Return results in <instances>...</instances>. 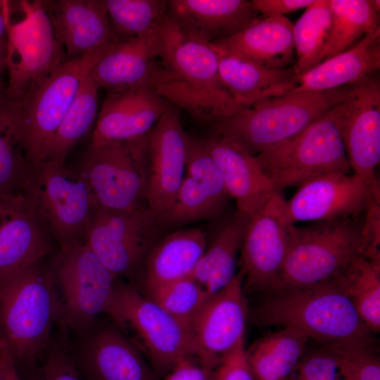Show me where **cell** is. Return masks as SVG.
I'll list each match as a JSON object with an SVG mask.
<instances>
[{
  "label": "cell",
  "instance_id": "cell-1",
  "mask_svg": "<svg viewBox=\"0 0 380 380\" xmlns=\"http://www.w3.org/2000/svg\"><path fill=\"white\" fill-rule=\"evenodd\" d=\"M145 88L209 125L243 109L221 82L213 44L184 32L168 13L158 29L157 62Z\"/></svg>",
  "mask_w": 380,
  "mask_h": 380
},
{
  "label": "cell",
  "instance_id": "cell-2",
  "mask_svg": "<svg viewBox=\"0 0 380 380\" xmlns=\"http://www.w3.org/2000/svg\"><path fill=\"white\" fill-rule=\"evenodd\" d=\"M364 256L380 257L367 232L364 214L305 227L293 224L284 264L267 292L278 294L337 279Z\"/></svg>",
  "mask_w": 380,
  "mask_h": 380
},
{
  "label": "cell",
  "instance_id": "cell-3",
  "mask_svg": "<svg viewBox=\"0 0 380 380\" xmlns=\"http://www.w3.org/2000/svg\"><path fill=\"white\" fill-rule=\"evenodd\" d=\"M260 326H281L325 345L370 346V332L339 279L310 288L270 295L253 314Z\"/></svg>",
  "mask_w": 380,
  "mask_h": 380
},
{
  "label": "cell",
  "instance_id": "cell-4",
  "mask_svg": "<svg viewBox=\"0 0 380 380\" xmlns=\"http://www.w3.org/2000/svg\"><path fill=\"white\" fill-rule=\"evenodd\" d=\"M56 285L39 263L0 281V339L17 365L35 368L48 347L61 312Z\"/></svg>",
  "mask_w": 380,
  "mask_h": 380
},
{
  "label": "cell",
  "instance_id": "cell-5",
  "mask_svg": "<svg viewBox=\"0 0 380 380\" xmlns=\"http://www.w3.org/2000/svg\"><path fill=\"white\" fill-rule=\"evenodd\" d=\"M349 87L329 91H294L258 102L210 126L257 156L300 132L348 95Z\"/></svg>",
  "mask_w": 380,
  "mask_h": 380
},
{
  "label": "cell",
  "instance_id": "cell-6",
  "mask_svg": "<svg viewBox=\"0 0 380 380\" xmlns=\"http://www.w3.org/2000/svg\"><path fill=\"white\" fill-rule=\"evenodd\" d=\"M338 104L298 134L256 156L277 191L330 173H350Z\"/></svg>",
  "mask_w": 380,
  "mask_h": 380
},
{
  "label": "cell",
  "instance_id": "cell-7",
  "mask_svg": "<svg viewBox=\"0 0 380 380\" xmlns=\"http://www.w3.org/2000/svg\"><path fill=\"white\" fill-rule=\"evenodd\" d=\"M23 196L61 248L84 242L97 207L80 170L41 161L34 165Z\"/></svg>",
  "mask_w": 380,
  "mask_h": 380
},
{
  "label": "cell",
  "instance_id": "cell-8",
  "mask_svg": "<svg viewBox=\"0 0 380 380\" xmlns=\"http://www.w3.org/2000/svg\"><path fill=\"white\" fill-rule=\"evenodd\" d=\"M115 42L67 60L22 101L7 99L3 95L15 120L27 155L34 165L41 160L91 68Z\"/></svg>",
  "mask_w": 380,
  "mask_h": 380
},
{
  "label": "cell",
  "instance_id": "cell-9",
  "mask_svg": "<svg viewBox=\"0 0 380 380\" xmlns=\"http://www.w3.org/2000/svg\"><path fill=\"white\" fill-rule=\"evenodd\" d=\"M23 18L11 23L5 1L6 67L8 84L2 94L22 101L30 96L66 58L53 34L43 1H21Z\"/></svg>",
  "mask_w": 380,
  "mask_h": 380
},
{
  "label": "cell",
  "instance_id": "cell-10",
  "mask_svg": "<svg viewBox=\"0 0 380 380\" xmlns=\"http://www.w3.org/2000/svg\"><path fill=\"white\" fill-rule=\"evenodd\" d=\"M168 229L148 207L131 211L97 209L84 242L118 279L137 286L148 253Z\"/></svg>",
  "mask_w": 380,
  "mask_h": 380
},
{
  "label": "cell",
  "instance_id": "cell-11",
  "mask_svg": "<svg viewBox=\"0 0 380 380\" xmlns=\"http://www.w3.org/2000/svg\"><path fill=\"white\" fill-rule=\"evenodd\" d=\"M118 328L130 329L153 370L165 377L182 360L193 357L189 326L144 296L133 284L118 279L111 317Z\"/></svg>",
  "mask_w": 380,
  "mask_h": 380
},
{
  "label": "cell",
  "instance_id": "cell-12",
  "mask_svg": "<svg viewBox=\"0 0 380 380\" xmlns=\"http://www.w3.org/2000/svg\"><path fill=\"white\" fill-rule=\"evenodd\" d=\"M148 134L89 148L79 170L97 209L131 211L148 207Z\"/></svg>",
  "mask_w": 380,
  "mask_h": 380
},
{
  "label": "cell",
  "instance_id": "cell-13",
  "mask_svg": "<svg viewBox=\"0 0 380 380\" xmlns=\"http://www.w3.org/2000/svg\"><path fill=\"white\" fill-rule=\"evenodd\" d=\"M53 272L62 296L60 315L68 326L84 332L99 315L111 319L118 279L84 242L61 248Z\"/></svg>",
  "mask_w": 380,
  "mask_h": 380
},
{
  "label": "cell",
  "instance_id": "cell-14",
  "mask_svg": "<svg viewBox=\"0 0 380 380\" xmlns=\"http://www.w3.org/2000/svg\"><path fill=\"white\" fill-rule=\"evenodd\" d=\"M243 273L209 296L191 324L193 357L215 370L222 359L244 341L248 315Z\"/></svg>",
  "mask_w": 380,
  "mask_h": 380
},
{
  "label": "cell",
  "instance_id": "cell-15",
  "mask_svg": "<svg viewBox=\"0 0 380 380\" xmlns=\"http://www.w3.org/2000/svg\"><path fill=\"white\" fill-rule=\"evenodd\" d=\"M281 191H276L247 225L241 247L245 291H267L286 258L293 225Z\"/></svg>",
  "mask_w": 380,
  "mask_h": 380
},
{
  "label": "cell",
  "instance_id": "cell-16",
  "mask_svg": "<svg viewBox=\"0 0 380 380\" xmlns=\"http://www.w3.org/2000/svg\"><path fill=\"white\" fill-rule=\"evenodd\" d=\"M376 72L350 85L338 104L341 135L353 173L372 185L379 184L380 80Z\"/></svg>",
  "mask_w": 380,
  "mask_h": 380
},
{
  "label": "cell",
  "instance_id": "cell-17",
  "mask_svg": "<svg viewBox=\"0 0 380 380\" xmlns=\"http://www.w3.org/2000/svg\"><path fill=\"white\" fill-rule=\"evenodd\" d=\"M298 186L286 201V215L293 224L359 217L372 197H380L379 184L372 185L355 173H330Z\"/></svg>",
  "mask_w": 380,
  "mask_h": 380
},
{
  "label": "cell",
  "instance_id": "cell-18",
  "mask_svg": "<svg viewBox=\"0 0 380 380\" xmlns=\"http://www.w3.org/2000/svg\"><path fill=\"white\" fill-rule=\"evenodd\" d=\"M232 199L222 175L201 139H187L184 177L170 210L162 217L170 229L223 217Z\"/></svg>",
  "mask_w": 380,
  "mask_h": 380
},
{
  "label": "cell",
  "instance_id": "cell-19",
  "mask_svg": "<svg viewBox=\"0 0 380 380\" xmlns=\"http://www.w3.org/2000/svg\"><path fill=\"white\" fill-rule=\"evenodd\" d=\"M179 110L171 104L148 134L147 205L161 217L172 208L185 175L188 134Z\"/></svg>",
  "mask_w": 380,
  "mask_h": 380
},
{
  "label": "cell",
  "instance_id": "cell-20",
  "mask_svg": "<svg viewBox=\"0 0 380 380\" xmlns=\"http://www.w3.org/2000/svg\"><path fill=\"white\" fill-rule=\"evenodd\" d=\"M75 354L84 380H159L141 350L115 325L89 331Z\"/></svg>",
  "mask_w": 380,
  "mask_h": 380
},
{
  "label": "cell",
  "instance_id": "cell-21",
  "mask_svg": "<svg viewBox=\"0 0 380 380\" xmlns=\"http://www.w3.org/2000/svg\"><path fill=\"white\" fill-rule=\"evenodd\" d=\"M201 139L236 201V211L251 219L279 191L256 156L236 141L213 132Z\"/></svg>",
  "mask_w": 380,
  "mask_h": 380
},
{
  "label": "cell",
  "instance_id": "cell-22",
  "mask_svg": "<svg viewBox=\"0 0 380 380\" xmlns=\"http://www.w3.org/2000/svg\"><path fill=\"white\" fill-rule=\"evenodd\" d=\"M51 251L47 232L23 196H0V281L40 263Z\"/></svg>",
  "mask_w": 380,
  "mask_h": 380
},
{
  "label": "cell",
  "instance_id": "cell-23",
  "mask_svg": "<svg viewBox=\"0 0 380 380\" xmlns=\"http://www.w3.org/2000/svg\"><path fill=\"white\" fill-rule=\"evenodd\" d=\"M170 105L146 88L108 94L98 115L89 147L148 135Z\"/></svg>",
  "mask_w": 380,
  "mask_h": 380
},
{
  "label": "cell",
  "instance_id": "cell-24",
  "mask_svg": "<svg viewBox=\"0 0 380 380\" xmlns=\"http://www.w3.org/2000/svg\"><path fill=\"white\" fill-rule=\"evenodd\" d=\"M43 4L68 60L118 42L110 30L105 0L43 1Z\"/></svg>",
  "mask_w": 380,
  "mask_h": 380
},
{
  "label": "cell",
  "instance_id": "cell-25",
  "mask_svg": "<svg viewBox=\"0 0 380 380\" xmlns=\"http://www.w3.org/2000/svg\"><path fill=\"white\" fill-rule=\"evenodd\" d=\"M167 13L184 32L207 43L230 38L261 17L248 0H171Z\"/></svg>",
  "mask_w": 380,
  "mask_h": 380
},
{
  "label": "cell",
  "instance_id": "cell-26",
  "mask_svg": "<svg viewBox=\"0 0 380 380\" xmlns=\"http://www.w3.org/2000/svg\"><path fill=\"white\" fill-rule=\"evenodd\" d=\"M213 45L218 56L221 82L243 109L287 94L298 85L294 65L271 68Z\"/></svg>",
  "mask_w": 380,
  "mask_h": 380
},
{
  "label": "cell",
  "instance_id": "cell-27",
  "mask_svg": "<svg viewBox=\"0 0 380 380\" xmlns=\"http://www.w3.org/2000/svg\"><path fill=\"white\" fill-rule=\"evenodd\" d=\"M157 34L158 30L113 43L92 66L89 75L108 94L145 88L157 62Z\"/></svg>",
  "mask_w": 380,
  "mask_h": 380
},
{
  "label": "cell",
  "instance_id": "cell-28",
  "mask_svg": "<svg viewBox=\"0 0 380 380\" xmlns=\"http://www.w3.org/2000/svg\"><path fill=\"white\" fill-rule=\"evenodd\" d=\"M380 68V28L353 47L297 75L294 91L319 92L353 85Z\"/></svg>",
  "mask_w": 380,
  "mask_h": 380
},
{
  "label": "cell",
  "instance_id": "cell-29",
  "mask_svg": "<svg viewBox=\"0 0 380 380\" xmlns=\"http://www.w3.org/2000/svg\"><path fill=\"white\" fill-rule=\"evenodd\" d=\"M293 24L284 15L260 17L215 46L274 68H288L293 61Z\"/></svg>",
  "mask_w": 380,
  "mask_h": 380
},
{
  "label": "cell",
  "instance_id": "cell-30",
  "mask_svg": "<svg viewBox=\"0 0 380 380\" xmlns=\"http://www.w3.org/2000/svg\"><path fill=\"white\" fill-rule=\"evenodd\" d=\"M208 243L206 233L196 227L166 233L146 257L141 285L162 284L191 276Z\"/></svg>",
  "mask_w": 380,
  "mask_h": 380
},
{
  "label": "cell",
  "instance_id": "cell-31",
  "mask_svg": "<svg viewBox=\"0 0 380 380\" xmlns=\"http://www.w3.org/2000/svg\"><path fill=\"white\" fill-rule=\"evenodd\" d=\"M250 219L236 212L217 227L191 277L210 296L236 276L237 254Z\"/></svg>",
  "mask_w": 380,
  "mask_h": 380
},
{
  "label": "cell",
  "instance_id": "cell-32",
  "mask_svg": "<svg viewBox=\"0 0 380 380\" xmlns=\"http://www.w3.org/2000/svg\"><path fill=\"white\" fill-rule=\"evenodd\" d=\"M308 338L290 328L271 333L246 349L247 361L257 380H285L300 359Z\"/></svg>",
  "mask_w": 380,
  "mask_h": 380
},
{
  "label": "cell",
  "instance_id": "cell-33",
  "mask_svg": "<svg viewBox=\"0 0 380 380\" xmlns=\"http://www.w3.org/2000/svg\"><path fill=\"white\" fill-rule=\"evenodd\" d=\"M99 89L89 74L47 144L39 162L65 165L70 151L91 129L96 122Z\"/></svg>",
  "mask_w": 380,
  "mask_h": 380
},
{
  "label": "cell",
  "instance_id": "cell-34",
  "mask_svg": "<svg viewBox=\"0 0 380 380\" xmlns=\"http://www.w3.org/2000/svg\"><path fill=\"white\" fill-rule=\"evenodd\" d=\"M1 95L0 196H23L34 165L27 155L15 120Z\"/></svg>",
  "mask_w": 380,
  "mask_h": 380
},
{
  "label": "cell",
  "instance_id": "cell-35",
  "mask_svg": "<svg viewBox=\"0 0 380 380\" xmlns=\"http://www.w3.org/2000/svg\"><path fill=\"white\" fill-rule=\"evenodd\" d=\"M331 25L323 61L338 54L379 27V14L369 0H329Z\"/></svg>",
  "mask_w": 380,
  "mask_h": 380
},
{
  "label": "cell",
  "instance_id": "cell-36",
  "mask_svg": "<svg viewBox=\"0 0 380 380\" xmlns=\"http://www.w3.org/2000/svg\"><path fill=\"white\" fill-rule=\"evenodd\" d=\"M331 25L329 0H314L293 25L297 75L323 61Z\"/></svg>",
  "mask_w": 380,
  "mask_h": 380
},
{
  "label": "cell",
  "instance_id": "cell-37",
  "mask_svg": "<svg viewBox=\"0 0 380 380\" xmlns=\"http://www.w3.org/2000/svg\"><path fill=\"white\" fill-rule=\"evenodd\" d=\"M370 333L380 331V258L362 257L338 278Z\"/></svg>",
  "mask_w": 380,
  "mask_h": 380
},
{
  "label": "cell",
  "instance_id": "cell-38",
  "mask_svg": "<svg viewBox=\"0 0 380 380\" xmlns=\"http://www.w3.org/2000/svg\"><path fill=\"white\" fill-rule=\"evenodd\" d=\"M110 30L118 41L158 30L167 15L165 0H105Z\"/></svg>",
  "mask_w": 380,
  "mask_h": 380
},
{
  "label": "cell",
  "instance_id": "cell-39",
  "mask_svg": "<svg viewBox=\"0 0 380 380\" xmlns=\"http://www.w3.org/2000/svg\"><path fill=\"white\" fill-rule=\"evenodd\" d=\"M141 286L144 296L189 327L208 298L203 287L191 276Z\"/></svg>",
  "mask_w": 380,
  "mask_h": 380
},
{
  "label": "cell",
  "instance_id": "cell-40",
  "mask_svg": "<svg viewBox=\"0 0 380 380\" xmlns=\"http://www.w3.org/2000/svg\"><path fill=\"white\" fill-rule=\"evenodd\" d=\"M334 355L339 369L348 380H380V364L369 346L337 343L324 346Z\"/></svg>",
  "mask_w": 380,
  "mask_h": 380
},
{
  "label": "cell",
  "instance_id": "cell-41",
  "mask_svg": "<svg viewBox=\"0 0 380 380\" xmlns=\"http://www.w3.org/2000/svg\"><path fill=\"white\" fill-rule=\"evenodd\" d=\"M285 380H348L327 347L302 357Z\"/></svg>",
  "mask_w": 380,
  "mask_h": 380
},
{
  "label": "cell",
  "instance_id": "cell-42",
  "mask_svg": "<svg viewBox=\"0 0 380 380\" xmlns=\"http://www.w3.org/2000/svg\"><path fill=\"white\" fill-rule=\"evenodd\" d=\"M35 380H84L72 355L65 348H52L38 367Z\"/></svg>",
  "mask_w": 380,
  "mask_h": 380
},
{
  "label": "cell",
  "instance_id": "cell-43",
  "mask_svg": "<svg viewBox=\"0 0 380 380\" xmlns=\"http://www.w3.org/2000/svg\"><path fill=\"white\" fill-rule=\"evenodd\" d=\"M213 380H254L247 361L244 341L222 359L214 371Z\"/></svg>",
  "mask_w": 380,
  "mask_h": 380
},
{
  "label": "cell",
  "instance_id": "cell-44",
  "mask_svg": "<svg viewBox=\"0 0 380 380\" xmlns=\"http://www.w3.org/2000/svg\"><path fill=\"white\" fill-rule=\"evenodd\" d=\"M214 371L201 365L194 357L179 361L163 380H213Z\"/></svg>",
  "mask_w": 380,
  "mask_h": 380
},
{
  "label": "cell",
  "instance_id": "cell-45",
  "mask_svg": "<svg viewBox=\"0 0 380 380\" xmlns=\"http://www.w3.org/2000/svg\"><path fill=\"white\" fill-rule=\"evenodd\" d=\"M314 0H252L253 8L262 17L283 15L306 8Z\"/></svg>",
  "mask_w": 380,
  "mask_h": 380
},
{
  "label": "cell",
  "instance_id": "cell-46",
  "mask_svg": "<svg viewBox=\"0 0 380 380\" xmlns=\"http://www.w3.org/2000/svg\"><path fill=\"white\" fill-rule=\"evenodd\" d=\"M0 373L3 380H20L15 360L8 346L1 339Z\"/></svg>",
  "mask_w": 380,
  "mask_h": 380
},
{
  "label": "cell",
  "instance_id": "cell-47",
  "mask_svg": "<svg viewBox=\"0 0 380 380\" xmlns=\"http://www.w3.org/2000/svg\"><path fill=\"white\" fill-rule=\"evenodd\" d=\"M4 34H6V15L4 1H0V39H3V36Z\"/></svg>",
  "mask_w": 380,
  "mask_h": 380
},
{
  "label": "cell",
  "instance_id": "cell-48",
  "mask_svg": "<svg viewBox=\"0 0 380 380\" xmlns=\"http://www.w3.org/2000/svg\"><path fill=\"white\" fill-rule=\"evenodd\" d=\"M371 6L376 13L379 14L380 12V1L379 0H369Z\"/></svg>",
  "mask_w": 380,
  "mask_h": 380
},
{
  "label": "cell",
  "instance_id": "cell-49",
  "mask_svg": "<svg viewBox=\"0 0 380 380\" xmlns=\"http://www.w3.org/2000/svg\"><path fill=\"white\" fill-rule=\"evenodd\" d=\"M0 380H3L1 373H0Z\"/></svg>",
  "mask_w": 380,
  "mask_h": 380
},
{
  "label": "cell",
  "instance_id": "cell-50",
  "mask_svg": "<svg viewBox=\"0 0 380 380\" xmlns=\"http://www.w3.org/2000/svg\"><path fill=\"white\" fill-rule=\"evenodd\" d=\"M1 95V89H0V96Z\"/></svg>",
  "mask_w": 380,
  "mask_h": 380
}]
</instances>
